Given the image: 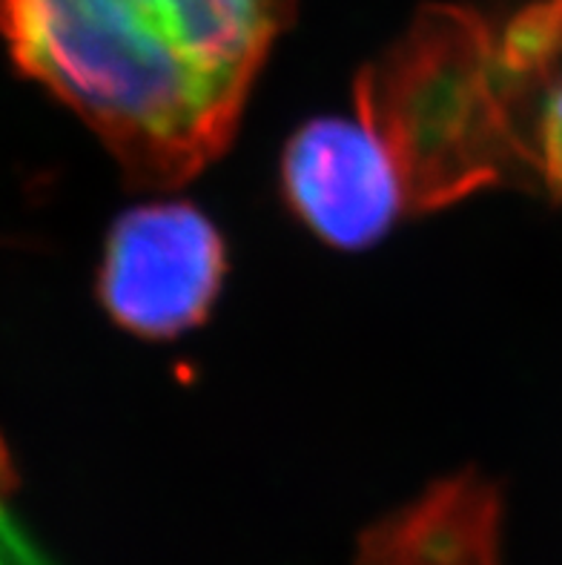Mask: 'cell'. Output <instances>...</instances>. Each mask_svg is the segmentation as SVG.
Wrapping results in <instances>:
<instances>
[{
	"mask_svg": "<svg viewBox=\"0 0 562 565\" xmlns=\"http://www.w3.org/2000/svg\"><path fill=\"white\" fill-rule=\"evenodd\" d=\"M353 104L396 172L407 215L526 186L483 0L422 7L359 72Z\"/></svg>",
	"mask_w": 562,
	"mask_h": 565,
	"instance_id": "obj_2",
	"label": "cell"
},
{
	"mask_svg": "<svg viewBox=\"0 0 562 565\" xmlns=\"http://www.w3.org/2000/svg\"><path fill=\"white\" fill-rule=\"evenodd\" d=\"M227 276L219 227L184 201H152L113 224L98 267V299L118 328L176 339L204 322Z\"/></svg>",
	"mask_w": 562,
	"mask_h": 565,
	"instance_id": "obj_3",
	"label": "cell"
},
{
	"mask_svg": "<svg viewBox=\"0 0 562 565\" xmlns=\"http://www.w3.org/2000/svg\"><path fill=\"white\" fill-rule=\"evenodd\" d=\"M293 12V0H0V41L129 184L176 190L230 147Z\"/></svg>",
	"mask_w": 562,
	"mask_h": 565,
	"instance_id": "obj_1",
	"label": "cell"
},
{
	"mask_svg": "<svg viewBox=\"0 0 562 565\" xmlns=\"http://www.w3.org/2000/svg\"><path fill=\"white\" fill-rule=\"evenodd\" d=\"M526 186L562 201V0H483Z\"/></svg>",
	"mask_w": 562,
	"mask_h": 565,
	"instance_id": "obj_5",
	"label": "cell"
},
{
	"mask_svg": "<svg viewBox=\"0 0 562 565\" xmlns=\"http://www.w3.org/2000/svg\"><path fill=\"white\" fill-rule=\"evenodd\" d=\"M499 531L497 486L463 471L364 531L359 565H499Z\"/></svg>",
	"mask_w": 562,
	"mask_h": 565,
	"instance_id": "obj_6",
	"label": "cell"
},
{
	"mask_svg": "<svg viewBox=\"0 0 562 565\" xmlns=\"http://www.w3.org/2000/svg\"><path fill=\"white\" fill-rule=\"evenodd\" d=\"M282 193L296 218L339 250L373 247L407 215L391 161L357 115H325L293 132L282 152Z\"/></svg>",
	"mask_w": 562,
	"mask_h": 565,
	"instance_id": "obj_4",
	"label": "cell"
},
{
	"mask_svg": "<svg viewBox=\"0 0 562 565\" xmlns=\"http://www.w3.org/2000/svg\"><path fill=\"white\" fill-rule=\"evenodd\" d=\"M9 486H12V466H9L7 445L0 443V500L7 497Z\"/></svg>",
	"mask_w": 562,
	"mask_h": 565,
	"instance_id": "obj_7",
	"label": "cell"
}]
</instances>
